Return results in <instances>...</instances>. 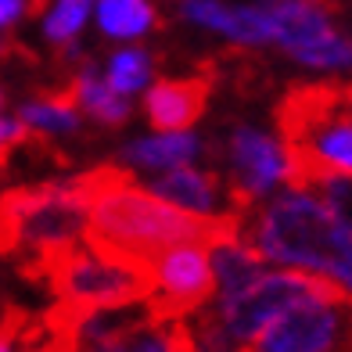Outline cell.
<instances>
[{
	"instance_id": "6da1fadb",
	"label": "cell",
	"mask_w": 352,
	"mask_h": 352,
	"mask_svg": "<svg viewBox=\"0 0 352 352\" xmlns=\"http://www.w3.org/2000/svg\"><path fill=\"white\" fill-rule=\"evenodd\" d=\"M76 190L87 201L83 245L104 255H130V259H155L176 245L216 248L237 241L241 219L237 212H187L180 205L158 198L155 190H140L133 173L119 166H98L72 176Z\"/></svg>"
},
{
	"instance_id": "7a4b0ae2",
	"label": "cell",
	"mask_w": 352,
	"mask_h": 352,
	"mask_svg": "<svg viewBox=\"0 0 352 352\" xmlns=\"http://www.w3.org/2000/svg\"><path fill=\"white\" fill-rule=\"evenodd\" d=\"M274 119L284 180L295 190H306L320 176H352V83H295Z\"/></svg>"
},
{
	"instance_id": "3957f363",
	"label": "cell",
	"mask_w": 352,
	"mask_h": 352,
	"mask_svg": "<svg viewBox=\"0 0 352 352\" xmlns=\"http://www.w3.org/2000/svg\"><path fill=\"white\" fill-rule=\"evenodd\" d=\"M237 241L255 248L263 259L331 274L352 295V234L306 190L274 198L252 223L241 219Z\"/></svg>"
},
{
	"instance_id": "277c9868",
	"label": "cell",
	"mask_w": 352,
	"mask_h": 352,
	"mask_svg": "<svg viewBox=\"0 0 352 352\" xmlns=\"http://www.w3.org/2000/svg\"><path fill=\"white\" fill-rule=\"evenodd\" d=\"M352 298L334 277H316L302 270H280V274H259L245 292L219 302L212 316L201 320V345L209 349H245L277 313L298 302H345Z\"/></svg>"
},
{
	"instance_id": "5b68a950",
	"label": "cell",
	"mask_w": 352,
	"mask_h": 352,
	"mask_svg": "<svg viewBox=\"0 0 352 352\" xmlns=\"http://www.w3.org/2000/svg\"><path fill=\"white\" fill-rule=\"evenodd\" d=\"M151 263H155V292L144 298V306L155 320H184L209 306L216 292V274L198 245L166 248Z\"/></svg>"
},
{
	"instance_id": "8992f818",
	"label": "cell",
	"mask_w": 352,
	"mask_h": 352,
	"mask_svg": "<svg viewBox=\"0 0 352 352\" xmlns=\"http://www.w3.org/2000/svg\"><path fill=\"white\" fill-rule=\"evenodd\" d=\"M227 155L234 162L230 173V205L237 216H245L255 198H263L266 190H274L277 180H284V155L274 137H266L255 126H237L230 133Z\"/></svg>"
},
{
	"instance_id": "52a82bcc",
	"label": "cell",
	"mask_w": 352,
	"mask_h": 352,
	"mask_svg": "<svg viewBox=\"0 0 352 352\" xmlns=\"http://www.w3.org/2000/svg\"><path fill=\"white\" fill-rule=\"evenodd\" d=\"M209 94H212L209 69H205V76H190V79H162L144 98V111H148V122L158 133H180L205 116Z\"/></svg>"
},
{
	"instance_id": "ba28073f",
	"label": "cell",
	"mask_w": 352,
	"mask_h": 352,
	"mask_svg": "<svg viewBox=\"0 0 352 352\" xmlns=\"http://www.w3.org/2000/svg\"><path fill=\"white\" fill-rule=\"evenodd\" d=\"M151 190L158 198H166L180 209H198V212H212L219 205V180L216 173H198L187 169V162L169 166L166 176H158L151 184Z\"/></svg>"
},
{
	"instance_id": "9c48e42d",
	"label": "cell",
	"mask_w": 352,
	"mask_h": 352,
	"mask_svg": "<svg viewBox=\"0 0 352 352\" xmlns=\"http://www.w3.org/2000/svg\"><path fill=\"white\" fill-rule=\"evenodd\" d=\"M212 274H216V287H219V298H230L263 274V255L241 245V241H227V245H216L212 255Z\"/></svg>"
},
{
	"instance_id": "30bf717a",
	"label": "cell",
	"mask_w": 352,
	"mask_h": 352,
	"mask_svg": "<svg viewBox=\"0 0 352 352\" xmlns=\"http://www.w3.org/2000/svg\"><path fill=\"white\" fill-rule=\"evenodd\" d=\"M72 83H76L79 111H87V116H94L104 126H122L126 119H130V104L122 101L119 90H111L108 83H101L94 65H83V72H79Z\"/></svg>"
},
{
	"instance_id": "8fae6325",
	"label": "cell",
	"mask_w": 352,
	"mask_h": 352,
	"mask_svg": "<svg viewBox=\"0 0 352 352\" xmlns=\"http://www.w3.org/2000/svg\"><path fill=\"white\" fill-rule=\"evenodd\" d=\"M198 155V140L190 133H176V137H155V140H137L126 148V162L133 166H148V169H169L190 162Z\"/></svg>"
},
{
	"instance_id": "7c38bea8",
	"label": "cell",
	"mask_w": 352,
	"mask_h": 352,
	"mask_svg": "<svg viewBox=\"0 0 352 352\" xmlns=\"http://www.w3.org/2000/svg\"><path fill=\"white\" fill-rule=\"evenodd\" d=\"M98 14L108 36H140L155 22V11L144 0H98Z\"/></svg>"
},
{
	"instance_id": "4fadbf2b",
	"label": "cell",
	"mask_w": 352,
	"mask_h": 352,
	"mask_svg": "<svg viewBox=\"0 0 352 352\" xmlns=\"http://www.w3.org/2000/svg\"><path fill=\"white\" fill-rule=\"evenodd\" d=\"M151 76V58L144 51H119L108 65V87L119 94H133L148 83Z\"/></svg>"
},
{
	"instance_id": "5bb4252c",
	"label": "cell",
	"mask_w": 352,
	"mask_h": 352,
	"mask_svg": "<svg viewBox=\"0 0 352 352\" xmlns=\"http://www.w3.org/2000/svg\"><path fill=\"white\" fill-rule=\"evenodd\" d=\"M90 4H94V0H58L54 11L47 14V22H43L47 40H51V43L76 40V33L83 29L87 14H90Z\"/></svg>"
},
{
	"instance_id": "9a60e30c",
	"label": "cell",
	"mask_w": 352,
	"mask_h": 352,
	"mask_svg": "<svg viewBox=\"0 0 352 352\" xmlns=\"http://www.w3.org/2000/svg\"><path fill=\"white\" fill-rule=\"evenodd\" d=\"M292 58L306 61V65H320V69H338V65H352V40L331 33L324 40L316 43H306L298 47V51H292Z\"/></svg>"
},
{
	"instance_id": "2e32d148",
	"label": "cell",
	"mask_w": 352,
	"mask_h": 352,
	"mask_svg": "<svg viewBox=\"0 0 352 352\" xmlns=\"http://www.w3.org/2000/svg\"><path fill=\"white\" fill-rule=\"evenodd\" d=\"M306 190L324 195V205L345 223L349 234H352V176H320V180H313Z\"/></svg>"
},
{
	"instance_id": "e0dca14e",
	"label": "cell",
	"mask_w": 352,
	"mask_h": 352,
	"mask_svg": "<svg viewBox=\"0 0 352 352\" xmlns=\"http://www.w3.org/2000/svg\"><path fill=\"white\" fill-rule=\"evenodd\" d=\"M230 36L241 40V43H266V40H274V22H270L266 4L237 8V11H234V29H230Z\"/></svg>"
},
{
	"instance_id": "ac0fdd59",
	"label": "cell",
	"mask_w": 352,
	"mask_h": 352,
	"mask_svg": "<svg viewBox=\"0 0 352 352\" xmlns=\"http://www.w3.org/2000/svg\"><path fill=\"white\" fill-rule=\"evenodd\" d=\"M187 19L198 22V25L219 29V33H227V36H230V29H234V11L216 4V0H195V4H187Z\"/></svg>"
},
{
	"instance_id": "d6986e66",
	"label": "cell",
	"mask_w": 352,
	"mask_h": 352,
	"mask_svg": "<svg viewBox=\"0 0 352 352\" xmlns=\"http://www.w3.org/2000/svg\"><path fill=\"white\" fill-rule=\"evenodd\" d=\"M22 11H25V0H0V29L11 25V22H19Z\"/></svg>"
},
{
	"instance_id": "ffe728a7",
	"label": "cell",
	"mask_w": 352,
	"mask_h": 352,
	"mask_svg": "<svg viewBox=\"0 0 352 352\" xmlns=\"http://www.w3.org/2000/svg\"><path fill=\"white\" fill-rule=\"evenodd\" d=\"M4 54H11V40H0V61H4Z\"/></svg>"
},
{
	"instance_id": "44dd1931",
	"label": "cell",
	"mask_w": 352,
	"mask_h": 352,
	"mask_svg": "<svg viewBox=\"0 0 352 352\" xmlns=\"http://www.w3.org/2000/svg\"><path fill=\"white\" fill-rule=\"evenodd\" d=\"M0 104H4V94H0Z\"/></svg>"
}]
</instances>
